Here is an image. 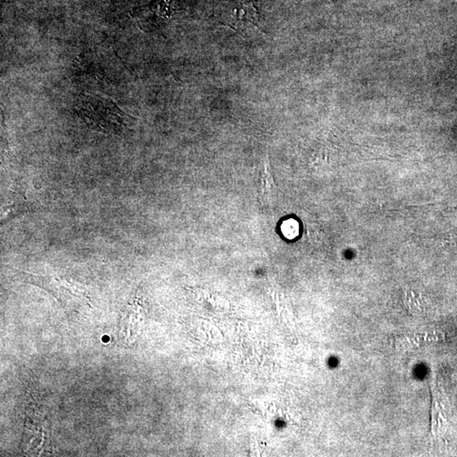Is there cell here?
<instances>
[{
    "mask_svg": "<svg viewBox=\"0 0 457 457\" xmlns=\"http://www.w3.org/2000/svg\"><path fill=\"white\" fill-rule=\"evenodd\" d=\"M12 279L17 282L42 288L57 300L64 307L77 308L78 306L91 305V297L85 287L66 278L19 272Z\"/></svg>",
    "mask_w": 457,
    "mask_h": 457,
    "instance_id": "obj_1",
    "label": "cell"
},
{
    "mask_svg": "<svg viewBox=\"0 0 457 457\" xmlns=\"http://www.w3.org/2000/svg\"><path fill=\"white\" fill-rule=\"evenodd\" d=\"M81 113L93 129L104 132L118 133L127 126V115L122 113L119 108L114 106L113 103H109L105 107L84 106Z\"/></svg>",
    "mask_w": 457,
    "mask_h": 457,
    "instance_id": "obj_2",
    "label": "cell"
},
{
    "mask_svg": "<svg viewBox=\"0 0 457 457\" xmlns=\"http://www.w3.org/2000/svg\"><path fill=\"white\" fill-rule=\"evenodd\" d=\"M236 15L240 20H248V22L253 23L256 21L257 11L250 0H241L236 10Z\"/></svg>",
    "mask_w": 457,
    "mask_h": 457,
    "instance_id": "obj_3",
    "label": "cell"
},
{
    "mask_svg": "<svg viewBox=\"0 0 457 457\" xmlns=\"http://www.w3.org/2000/svg\"><path fill=\"white\" fill-rule=\"evenodd\" d=\"M281 230L286 238L294 239L299 234V225L297 221L291 218L289 220L284 221L281 226Z\"/></svg>",
    "mask_w": 457,
    "mask_h": 457,
    "instance_id": "obj_4",
    "label": "cell"
},
{
    "mask_svg": "<svg viewBox=\"0 0 457 457\" xmlns=\"http://www.w3.org/2000/svg\"><path fill=\"white\" fill-rule=\"evenodd\" d=\"M441 413L437 403H434L432 408V431L434 435H438L441 429Z\"/></svg>",
    "mask_w": 457,
    "mask_h": 457,
    "instance_id": "obj_5",
    "label": "cell"
}]
</instances>
